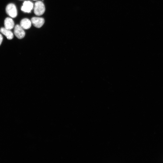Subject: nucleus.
<instances>
[{"instance_id":"f257e3e1","label":"nucleus","mask_w":163,"mask_h":163,"mask_svg":"<svg viewBox=\"0 0 163 163\" xmlns=\"http://www.w3.org/2000/svg\"><path fill=\"white\" fill-rule=\"evenodd\" d=\"M45 10V5L41 1H37L35 4L34 11L35 14L37 16L42 15Z\"/></svg>"},{"instance_id":"f03ea898","label":"nucleus","mask_w":163,"mask_h":163,"mask_svg":"<svg viewBox=\"0 0 163 163\" xmlns=\"http://www.w3.org/2000/svg\"><path fill=\"white\" fill-rule=\"evenodd\" d=\"M7 14L12 18L16 17L17 15V11L15 5L13 4H8L6 8Z\"/></svg>"},{"instance_id":"7ed1b4c3","label":"nucleus","mask_w":163,"mask_h":163,"mask_svg":"<svg viewBox=\"0 0 163 163\" xmlns=\"http://www.w3.org/2000/svg\"><path fill=\"white\" fill-rule=\"evenodd\" d=\"M14 33L15 36L19 39L23 38L25 35V33L23 29L20 25L18 24L15 26Z\"/></svg>"},{"instance_id":"20e7f679","label":"nucleus","mask_w":163,"mask_h":163,"mask_svg":"<svg viewBox=\"0 0 163 163\" xmlns=\"http://www.w3.org/2000/svg\"><path fill=\"white\" fill-rule=\"evenodd\" d=\"M31 21L33 25L37 28L41 27L44 24L45 21L43 18L37 17H33Z\"/></svg>"},{"instance_id":"39448f33","label":"nucleus","mask_w":163,"mask_h":163,"mask_svg":"<svg viewBox=\"0 0 163 163\" xmlns=\"http://www.w3.org/2000/svg\"><path fill=\"white\" fill-rule=\"evenodd\" d=\"M33 8V3L30 1H25L23 3L21 10L25 12L30 13Z\"/></svg>"},{"instance_id":"423d86ee","label":"nucleus","mask_w":163,"mask_h":163,"mask_svg":"<svg viewBox=\"0 0 163 163\" xmlns=\"http://www.w3.org/2000/svg\"><path fill=\"white\" fill-rule=\"evenodd\" d=\"M0 32L5 36L8 40H11L13 37V34L10 30L5 27H2L0 29Z\"/></svg>"},{"instance_id":"0eeeda50","label":"nucleus","mask_w":163,"mask_h":163,"mask_svg":"<svg viewBox=\"0 0 163 163\" xmlns=\"http://www.w3.org/2000/svg\"><path fill=\"white\" fill-rule=\"evenodd\" d=\"M4 26L7 29H12L14 26V22L12 19L9 17L6 18L4 21Z\"/></svg>"},{"instance_id":"6e6552de","label":"nucleus","mask_w":163,"mask_h":163,"mask_svg":"<svg viewBox=\"0 0 163 163\" xmlns=\"http://www.w3.org/2000/svg\"><path fill=\"white\" fill-rule=\"evenodd\" d=\"M31 22L28 19L25 18L22 19L20 22V26L24 29H28L31 26Z\"/></svg>"},{"instance_id":"1a4fd4ad","label":"nucleus","mask_w":163,"mask_h":163,"mask_svg":"<svg viewBox=\"0 0 163 163\" xmlns=\"http://www.w3.org/2000/svg\"><path fill=\"white\" fill-rule=\"evenodd\" d=\"M3 40V37L1 34H0V46Z\"/></svg>"},{"instance_id":"9d476101","label":"nucleus","mask_w":163,"mask_h":163,"mask_svg":"<svg viewBox=\"0 0 163 163\" xmlns=\"http://www.w3.org/2000/svg\"><path fill=\"white\" fill-rule=\"evenodd\" d=\"M34 0V1H36V0Z\"/></svg>"}]
</instances>
